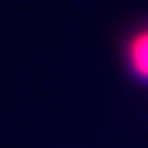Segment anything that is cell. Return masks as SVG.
<instances>
[{
  "mask_svg": "<svg viewBox=\"0 0 148 148\" xmlns=\"http://www.w3.org/2000/svg\"><path fill=\"white\" fill-rule=\"evenodd\" d=\"M119 56L122 71L132 83L148 89V17L137 21L122 34Z\"/></svg>",
  "mask_w": 148,
  "mask_h": 148,
  "instance_id": "6da1fadb",
  "label": "cell"
}]
</instances>
